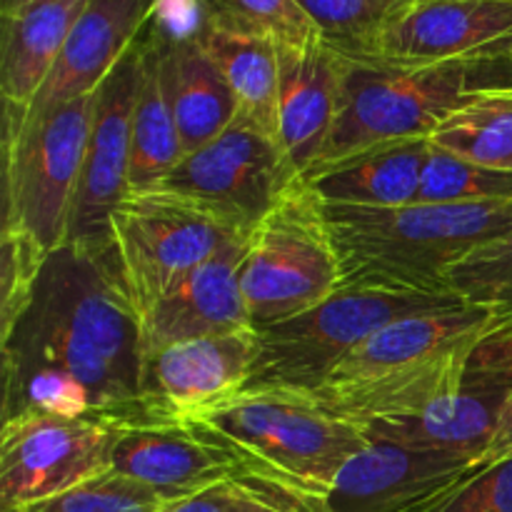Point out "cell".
<instances>
[{"mask_svg":"<svg viewBox=\"0 0 512 512\" xmlns=\"http://www.w3.org/2000/svg\"><path fill=\"white\" fill-rule=\"evenodd\" d=\"M0 348L3 420L38 413L145 425L143 325L113 248L50 250L25 303L0 328Z\"/></svg>","mask_w":512,"mask_h":512,"instance_id":"6da1fadb","label":"cell"},{"mask_svg":"<svg viewBox=\"0 0 512 512\" xmlns=\"http://www.w3.org/2000/svg\"><path fill=\"white\" fill-rule=\"evenodd\" d=\"M490 310L455 305L405 315L375 330L310 398L360 428L410 418L463 383Z\"/></svg>","mask_w":512,"mask_h":512,"instance_id":"7a4b0ae2","label":"cell"},{"mask_svg":"<svg viewBox=\"0 0 512 512\" xmlns=\"http://www.w3.org/2000/svg\"><path fill=\"white\" fill-rule=\"evenodd\" d=\"M325 215L343 283H380L425 293H448L445 273L458 260L512 230V200L400 208L325 205Z\"/></svg>","mask_w":512,"mask_h":512,"instance_id":"3957f363","label":"cell"},{"mask_svg":"<svg viewBox=\"0 0 512 512\" xmlns=\"http://www.w3.org/2000/svg\"><path fill=\"white\" fill-rule=\"evenodd\" d=\"M338 58V115L318 165L390 140H430L435 128L470 98L485 90L512 88V50L440 65Z\"/></svg>","mask_w":512,"mask_h":512,"instance_id":"277c9868","label":"cell"},{"mask_svg":"<svg viewBox=\"0 0 512 512\" xmlns=\"http://www.w3.org/2000/svg\"><path fill=\"white\" fill-rule=\"evenodd\" d=\"M255 478L323 500L368 433L320 408L310 395L255 390L203 410L188 423Z\"/></svg>","mask_w":512,"mask_h":512,"instance_id":"5b68a950","label":"cell"},{"mask_svg":"<svg viewBox=\"0 0 512 512\" xmlns=\"http://www.w3.org/2000/svg\"><path fill=\"white\" fill-rule=\"evenodd\" d=\"M455 305L465 303L448 293L380 283H343L323 303L258 328V355L245 390L313 395L375 330L405 315Z\"/></svg>","mask_w":512,"mask_h":512,"instance_id":"8992f818","label":"cell"},{"mask_svg":"<svg viewBox=\"0 0 512 512\" xmlns=\"http://www.w3.org/2000/svg\"><path fill=\"white\" fill-rule=\"evenodd\" d=\"M343 285L325 203L300 178L250 230L240 260V288L253 328L280 323Z\"/></svg>","mask_w":512,"mask_h":512,"instance_id":"52a82bcc","label":"cell"},{"mask_svg":"<svg viewBox=\"0 0 512 512\" xmlns=\"http://www.w3.org/2000/svg\"><path fill=\"white\" fill-rule=\"evenodd\" d=\"M248 235L175 190H128L110 215V248L143 318L193 270Z\"/></svg>","mask_w":512,"mask_h":512,"instance_id":"ba28073f","label":"cell"},{"mask_svg":"<svg viewBox=\"0 0 512 512\" xmlns=\"http://www.w3.org/2000/svg\"><path fill=\"white\" fill-rule=\"evenodd\" d=\"M93 100L95 93L75 98L40 120L3 133V228L23 235L43 255L65 243Z\"/></svg>","mask_w":512,"mask_h":512,"instance_id":"9c48e42d","label":"cell"},{"mask_svg":"<svg viewBox=\"0 0 512 512\" xmlns=\"http://www.w3.org/2000/svg\"><path fill=\"white\" fill-rule=\"evenodd\" d=\"M298 180L280 140L238 115L218 138L185 155L160 185L250 235Z\"/></svg>","mask_w":512,"mask_h":512,"instance_id":"30bf717a","label":"cell"},{"mask_svg":"<svg viewBox=\"0 0 512 512\" xmlns=\"http://www.w3.org/2000/svg\"><path fill=\"white\" fill-rule=\"evenodd\" d=\"M118 430L90 418L38 413L3 420L0 512L55 498L108 473Z\"/></svg>","mask_w":512,"mask_h":512,"instance_id":"8fae6325","label":"cell"},{"mask_svg":"<svg viewBox=\"0 0 512 512\" xmlns=\"http://www.w3.org/2000/svg\"><path fill=\"white\" fill-rule=\"evenodd\" d=\"M143 38L95 90L93 118L85 143L78 193L70 210L65 243L78 248H110V215L130 190L133 153V108L138 95Z\"/></svg>","mask_w":512,"mask_h":512,"instance_id":"7c38bea8","label":"cell"},{"mask_svg":"<svg viewBox=\"0 0 512 512\" xmlns=\"http://www.w3.org/2000/svg\"><path fill=\"white\" fill-rule=\"evenodd\" d=\"M258 355V330L185 340L143 360L145 425H188L195 415L245 390Z\"/></svg>","mask_w":512,"mask_h":512,"instance_id":"4fadbf2b","label":"cell"},{"mask_svg":"<svg viewBox=\"0 0 512 512\" xmlns=\"http://www.w3.org/2000/svg\"><path fill=\"white\" fill-rule=\"evenodd\" d=\"M478 460L368 435L325 495L328 512H415L475 470Z\"/></svg>","mask_w":512,"mask_h":512,"instance_id":"5bb4252c","label":"cell"},{"mask_svg":"<svg viewBox=\"0 0 512 512\" xmlns=\"http://www.w3.org/2000/svg\"><path fill=\"white\" fill-rule=\"evenodd\" d=\"M512 50V0H418L393 20L370 58L440 65Z\"/></svg>","mask_w":512,"mask_h":512,"instance_id":"9a60e30c","label":"cell"},{"mask_svg":"<svg viewBox=\"0 0 512 512\" xmlns=\"http://www.w3.org/2000/svg\"><path fill=\"white\" fill-rule=\"evenodd\" d=\"M158 0H85L40 93L3 133L40 120L60 105L93 95L148 25Z\"/></svg>","mask_w":512,"mask_h":512,"instance_id":"2e32d148","label":"cell"},{"mask_svg":"<svg viewBox=\"0 0 512 512\" xmlns=\"http://www.w3.org/2000/svg\"><path fill=\"white\" fill-rule=\"evenodd\" d=\"M510 393L512 368H480L470 363L463 383L453 393L410 418L370 425L365 433L410 448L443 450L483 463Z\"/></svg>","mask_w":512,"mask_h":512,"instance_id":"e0dca14e","label":"cell"},{"mask_svg":"<svg viewBox=\"0 0 512 512\" xmlns=\"http://www.w3.org/2000/svg\"><path fill=\"white\" fill-rule=\"evenodd\" d=\"M243 243H233L200 265L140 318L143 353L253 328L240 288Z\"/></svg>","mask_w":512,"mask_h":512,"instance_id":"ac0fdd59","label":"cell"},{"mask_svg":"<svg viewBox=\"0 0 512 512\" xmlns=\"http://www.w3.org/2000/svg\"><path fill=\"white\" fill-rule=\"evenodd\" d=\"M110 470L148 485L170 503L200 493L220 480L248 475L228 450L205 440L188 425L120 428Z\"/></svg>","mask_w":512,"mask_h":512,"instance_id":"d6986e66","label":"cell"},{"mask_svg":"<svg viewBox=\"0 0 512 512\" xmlns=\"http://www.w3.org/2000/svg\"><path fill=\"white\" fill-rule=\"evenodd\" d=\"M278 138L300 178L323 158L340 100V58L323 40L278 48Z\"/></svg>","mask_w":512,"mask_h":512,"instance_id":"ffe728a7","label":"cell"},{"mask_svg":"<svg viewBox=\"0 0 512 512\" xmlns=\"http://www.w3.org/2000/svg\"><path fill=\"white\" fill-rule=\"evenodd\" d=\"M200 28L193 33H173L153 18L145 25L158 48L160 78L178 123L185 155L218 138L238 118L233 90L200 43Z\"/></svg>","mask_w":512,"mask_h":512,"instance_id":"44dd1931","label":"cell"},{"mask_svg":"<svg viewBox=\"0 0 512 512\" xmlns=\"http://www.w3.org/2000/svg\"><path fill=\"white\" fill-rule=\"evenodd\" d=\"M428 153V138L390 140L318 165L305 175V183L325 205L400 208L418 203Z\"/></svg>","mask_w":512,"mask_h":512,"instance_id":"7402d4cb","label":"cell"},{"mask_svg":"<svg viewBox=\"0 0 512 512\" xmlns=\"http://www.w3.org/2000/svg\"><path fill=\"white\" fill-rule=\"evenodd\" d=\"M83 5L85 0H50L3 15V40H0L3 120L20 118L40 93Z\"/></svg>","mask_w":512,"mask_h":512,"instance_id":"603a6c76","label":"cell"},{"mask_svg":"<svg viewBox=\"0 0 512 512\" xmlns=\"http://www.w3.org/2000/svg\"><path fill=\"white\" fill-rule=\"evenodd\" d=\"M200 43L233 90L240 118L278 138L280 58L278 45L263 35L223 28L205 18ZM280 140V138H278Z\"/></svg>","mask_w":512,"mask_h":512,"instance_id":"cb8c5ba5","label":"cell"},{"mask_svg":"<svg viewBox=\"0 0 512 512\" xmlns=\"http://www.w3.org/2000/svg\"><path fill=\"white\" fill-rule=\"evenodd\" d=\"M138 95L133 108V153H130V190L155 188L185 158L178 123L160 78L158 48L143 28Z\"/></svg>","mask_w":512,"mask_h":512,"instance_id":"d4e9b609","label":"cell"},{"mask_svg":"<svg viewBox=\"0 0 512 512\" xmlns=\"http://www.w3.org/2000/svg\"><path fill=\"white\" fill-rule=\"evenodd\" d=\"M430 143L483 168L512 173V88L470 98L435 128Z\"/></svg>","mask_w":512,"mask_h":512,"instance_id":"484cf974","label":"cell"},{"mask_svg":"<svg viewBox=\"0 0 512 512\" xmlns=\"http://www.w3.org/2000/svg\"><path fill=\"white\" fill-rule=\"evenodd\" d=\"M418 0H298L320 40L345 58H370L398 15Z\"/></svg>","mask_w":512,"mask_h":512,"instance_id":"4316f807","label":"cell"},{"mask_svg":"<svg viewBox=\"0 0 512 512\" xmlns=\"http://www.w3.org/2000/svg\"><path fill=\"white\" fill-rule=\"evenodd\" d=\"M445 288L470 308L490 310L495 320L512 315V230L458 260L445 273Z\"/></svg>","mask_w":512,"mask_h":512,"instance_id":"83f0119b","label":"cell"},{"mask_svg":"<svg viewBox=\"0 0 512 512\" xmlns=\"http://www.w3.org/2000/svg\"><path fill=\"white\" fill-rule=\"evenodd\" d=\"M512 200V173L483 168L430 143L418 203L473 205Z\"/></svg>","mask_w":512,"mask_h":512,"instance_id":"f1b7e54d","label":"cell"},{"mask_svg":"<svg viewBox=\"0 0 512 512\" xmlns=\"http://www.w3.org/2000/svg\"><path fill=\"white\" fill-rule=\"evenodd\" d=\"M160 512H328L323 500L298 493L293 488L255 478L235 475L220 480L200 493L173 500Z\"/></svg>","mask_w":512,"mask_h":512,"instance_id":"f546056e","label":"cell"},{"mask_svg":"<svg viewBox=\"0 0 512 512\" xmlns=\"http://www.w3.org/2000/svg\"><path fill=\"white\" fill-rule=\"evenodd\" d=\"M205 18L223 28L263 35L278 48H305L320 40L298 0H198Z\"/></svg>","mask_w":512,"mask_h":512,"instance_id":"4dcf8cb0","label":"cell"},{"mask_svg":"<svg viewBox=\"0 0 512 512\" xmlns=\"http://www.w3.org/2000/svg\"><path fill=\"white\" fill-rule=\"evenodd\" d=\"M168 503L170 500L150 490L148 485L108 470L55 498L13 512H160Z\"/></svg>","mask_w":512,"mask_h":512,"instance_id":"1f68e13d","label":"cell"},{"mask_svg":"<svg viewBox=\"0 0 512 512\" xmlns=\"http://www.w3.org/2000/svg\"><path fill=\"white\" fill-rule=\"evenodd\" d=\"M415 512H512V455L478 465Z\"/></svg>","mask_w":512,"mask_h":512,"instance_id":"d6a6232c","label":"cell"},{"mask_svg":"<svg viewBox=\"0 0 512 512\" xmlns=\"http://www.w3.org/2000/svg\"><path fill=\"white\" fill-rule=\"evenodd\" d=\"M0 245H3V270H0V328H3L28 298L45 255L23 235L5 228Z\"/></svg>","mask_w":512,"mask_h":512,"instance_id":"836d02e7","label":"cell"},{"mask_svg":"<svg viewBox=\"0 0 512 512\" xmlns=\"http://www.w3.org/2000/svg\"><path fill=\"white\" fill-rule=\"evenodd\" d=\"M470 363L480 368H512V315L495 320Z\"/></svg>","mask_w":512,"mask_h":512,"instance_id":"e575fe53","label":"cell"},{"mask_svg":"<svg viewBox=\"0 0 512 512\" xmlns=\"http://www.w3.org/2000/svg\"><path fill=\"white\" fill-rule=\"evenodd\" d=\"M512 455V393L505 403L503 415H500V425L495 430V438L490 443L488 453H485L483 463H493V460H503Z\"/></svg>","mask_w":512,"mask_h":512,"instance_id":"d590c367","label":"cell"},{"mask_svg":"<svg viewBox=\"0 0 512 512\" xmlns=\"http://www.w3.org/2000/svg\"><path fill=\"white\" fill-rule=\"evenodd\" d=\"M35 3H50V0H0V10H3V15H10L15 10H23Z\"/></svg>","mask_w":512,"mask_h":512,"instance_id":"8d00e7d4","label":"cell"}]
</instances>
